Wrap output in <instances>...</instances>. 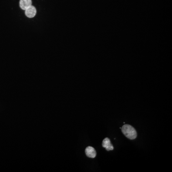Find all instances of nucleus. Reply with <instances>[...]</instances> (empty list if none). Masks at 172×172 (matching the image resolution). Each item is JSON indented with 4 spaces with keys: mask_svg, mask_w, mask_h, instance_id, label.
<instances>
[{
    "mask_svg": "<svg viewBox=\"0 0 172 172\" xmlns=\"http://www.w3.org/2000/svg\"><path fill=\"white\" fill-rule=\"evenodd\" d=\"M122 132L130 140H134L137 136L136 131L134 127L129 124H124L121 128Z\"/></svg>",
    "mask_w": 172,
    "mask_h": 172,
    "instance_id": "nucleus-1",
    "label": "nucleus"
},
{
    "mask_svg": "<svg viewBox=\"0 0 172 172\" xmlns=\"http://www.w3.org/2000/svg\"><path fill=\"white\" fill-rule=\"evenodd\" d=\"M85 153L87 157L91 158H94L96 157V151L94 148L91 146H88L85 149Z\"/></svg>",
    "mask_w": 172,
    "mask_h": 172,
    "instance_id": "nucleus-2",
    "label": "nucleus"
},
{
    "mask_svg": "<svg viewBox=\"0 0 172 172\" xmlns=\"http://www.w3.org/2000/svg\"><path fill=\"white\" fill-rule=\"evenodd\" d=\"M26 16L28 18H33L35 16L36 14V10L33 6L31 5L26 9L25 12Z\"/></svg>",
    "mask_w": 172,
    "mask_h": 172,
    "instance_id": "nucleus-3",
    "label": "nucleus"
},
{
    "mask_svg": "<svg viewBox=\"0 0 172 172\" xmlns=\"http://www.w3.org/2000/svg\"><path fill=\"white\" fill-rule=\"evenodd\" d=\"M102 145L103 147L105 148L108 151H111L114 149L113 145H112L110 139L108 138H105L102 141Z\"/></svg>",
    "mask_w": 172,
    "mask_h": 172,
    "instance_id": "nucleus-4",
    "label": "nucleus"
},
{
    "mask_svg": "<svg viewBox=\"0 0 172 172\" xmlns=\"http://www.w3.org/2000/svg\"><path fill=\"white\" fill-rule=\"evenodd\" d=\"M32 5V0H20V7L22 10H26V9Z\"/></svg>",
    "mask_w": 172,
    "mask_h": 172,
    "instance_id": "nucleus-5",
    "label": "nucleus"
}]
</instances>
